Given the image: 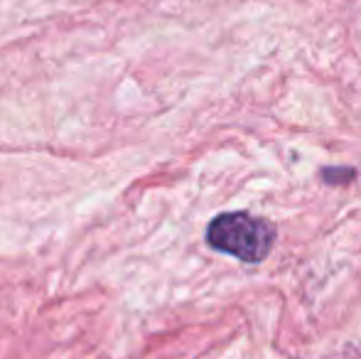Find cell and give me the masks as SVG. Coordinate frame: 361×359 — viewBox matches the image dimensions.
<instances>
[{
    "label": "cell",
    "instance_id": "obj_2",
    "mask_svg": "<svg viewBox=\"0 0 361 359\" xmlns=\"http://www.w3.org/2000/svg\"><path fill=\"white\" fill-rule=\"evenodd\" d=\"M324 180H344V178H352V170H344V173H332V170H324Z\"/></svg>",
    "mask_w": 361,
    "mask_h": 359
},
{
    "label": "cell",
    "instance_id": "obj_1",
    "mask_svg": "<svg viewBox=\"0 0 361 359\" xmlns=\"http://www.w3.org/2000/svg\"><path fill=\"white\" fill-rule=\"evenodd\" d=\"M207 241L212 249L236 256L243 264H261L276 241V229L268 221L253 219L243 212L221 214L207 229Z\"/></svg>",
    "mask_w": 361,
    "mask_h": 359
}]
</instances>
